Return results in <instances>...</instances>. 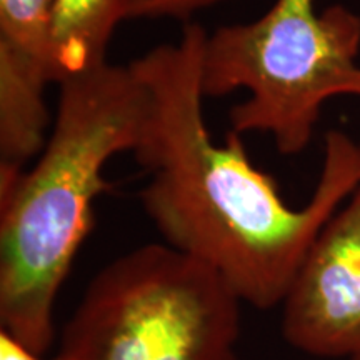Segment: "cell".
I'll use <instances>...</instances> for the list:
<instances>
[{"mask_svg": "<svg viewBox=\"0 0 360 360\" xmlns=\"http://www.w3.org/2000/svg\"><path fill=\"white\" fill-rule=\"evenodd\" d=\"M207 30L187 22L175 42L130 62L148 107L132 152L148 179L139 193L164 244L224 278L242 304H282L315 237L360 186L359 143L340 130L323 141L321 177L292 209L270 175L255 169L240 134L212 139L204 117L202 52Z\"/></svg>", "mask_w": 360, "mask_h": 360, "instance_id": "obj_1", "label": "cell"}, {"mask_svg": "<svg viewBox=\"0 0 360 360\" xmlns=\"http://www.w3.org/2000/svg\"><path fill=\"white\" fill-rule=\"evenodd\" d=\"M42 152L0 193V326L44 355L53 307L94 225V202L110 191L107 162L134 152L147 117V90L132 65L101 67L58 82Z\"/></svg>", "mask_w": 360, "mask_h": 360, "instance_id": "obj_2", "label": "cell"}, {"mask_svg": "<svg viewBox=\"0 0 360 360\" xmlns=\"http://www.w3.org/2000/svg\"><path fill=\"white\" fill-rule=\"evenodd\" d=\"M360 15L315 0H276L259 19L217 27L202 52L205 97L245 90L229 114L237 134H267L283 155L305 150L323 103L360 97Z\"/></svg>", "mask_w": 360, "mask_h": 360, "instance_id": "obj_3", "label": "cell"}, {"mask_svg": "<svg viewBox=\"0 0 360 360\" xmlns=\"http://www.w3.org/2000/svg\"><path fill=\"white\" fill-rule=\"evenodd\" d=\"M240 305L212 269L167 244L97 272L62 335L72 360H237Z\"/></svg>", "mask_w": 360, "mask_h": 360, "instance_id": "obj_4", "label": "cell"}, {"mask_svg": "<svg viewBox=\"0 0 360 360\" xmlns=\"http://www.w3.org/2000/svg\"><path fill=\"white\" fill-rule=\"evenodd\" d=\"M281 305L294 349L322 359L360 354V186L315 237Z\"/></svg>", "mask_w": 360, "mask_h": 360, "instance_id": "obj_5", "label": "cell"}, {"mask_svg": "<svg viewBox=\"0 0 360 360\" xmlns=\"http://www.w3.org/2000/svg\"><path fill=\"white\" fill-rule=\"evenodd\" d=\"M56 0H0V193L37 159L52 129Z\"/></svg>", "mask_w": 360, "mask_h": 360, "instance_id": "obj_6", "label": "cell"}, {"mask_svg": "<svg viewBox=\"0 0 360 360\" xmlns=\"http://www.w3.org/2000/svg\"><path fill=\"white\" fill-rule=\"evenodd\" d=\"M130 0H56L52 44L57 84L105 64L115 29L129 19Z\"/></svg>", "mask_w": 360, "mask_h": 360, "instance_id": "obj_7", "label": "cell"}, {"mask_svg": "<svg viewBox=\"0 0 360 360\" xmlns=\"http://www.w3.org/2000/svg\"><path fill=\"white\" fill-rule=\"evenodd\" d=\"M224 0H130L129 19L187 20Z\"/></svg>", "mask_w": 360, "mask_h": 360, "instance_id": "obj_8", "label": "cell"}, {"mask_svg": "<svg viewBox=\"0 0 360 360\" xmlns=\"http://www.w3.org/2000/svg\"><path fill=\"white\" fill-rule=\"evenodd\" d=\"M0 360H72L69 355L58 352L53 359H44L42 355L27 349L22 342L15 337L7 334L6 330H0Z\"/></svg>", "mask_w": 360, "mask_h": 360, "instance_id": "obj_9", "label": "cell"}, {"mask_svg": "<svg viewBox=\"0 0 360 360\" xmlns=\"http://www.w3.org/2000/svg\"><path fill=\"white\" fill-rule=\"evenodd\" d=\"M350 360H360V354H359V355H355V357H354V359H350Z\"/></svg>", "mask_w": 360, "mask_h": 360, "instance_id": "obj_10", "label": "cell"}, {"mask_svg": "<svg viewBox=\"0 0 360 360\" xmlns=\"http://www.w3.org/2000/svg\"><path fill=\"white\" fill-rule=\"evenodd\" d=\"M359 154H360V143H359Z\"/></svg>", "mask_w": 360, "mask_h": 360, "instance_id": "obj_11", "label": "cell"}]
</instances>
